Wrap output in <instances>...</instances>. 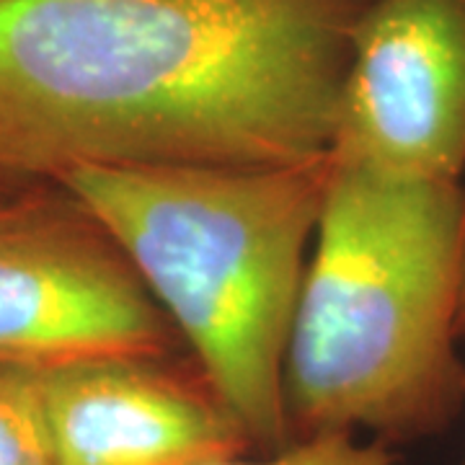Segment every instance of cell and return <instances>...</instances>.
<instances>
[{
	"label": "cell",
	"mask_w": 465,
	"mask_h": 465,
	"mask_svg": "<svg viewBox=\"0 0 465 465\" xmlns=\"http://www.w3.org/2000/svg\"><path fill=\"white\" fill-rule=\"evenodd\" d=\"M367 0H0V189L329 155Z\"/></svg>",
	"instance_id": "6da1fadb"
},
{
	"label": "cell",
	"mask_w": 465,
	"mask_h": 465,
	"mask_svg": "<svg viewBox=\"0 0 465 465\" xmlns=\"http://www.w3.org/2000/svg\"><path fill=\"white\" fill-rule=\"evenodd\" d=\"M463 295V183L331 161L284 357L292 440L445 432L465 403Z\"/></svg>",
	"instance_id": "7a4b0ae2"
},
{
	"label": "cell",
	"mask_w": 465,
	"mask_h": 465,
	"mask_svg": "<svg viewBox=\"0 0 465 465\" xmlns=\"http://www.w3.org/2000/svg\"><path fill=\"white\" fill-rule=\"evenodd\" d=\"M331 179L290 166L84 168L60 183L112 231L253 450L292 440L284 357Z\"/></svg>",
	"instance_id": "3957f363"
},
{
	"label": "cell",
	"mask_w": 465,
	"mask_h": 465,
	"mask_svg": "<svg viewBox=\"0 0 465 465\" xmlns=\"http://www.w3.org/2000/svg\"><path fill=\"white\" fill-rule=\"evenodd\" d=\"M182 333L65 183L0 189V362L176 357Z\"/></svg>",
	"instance_id": "277c9868"
},
{
	"label": "cell",
	"mask_w": 465,
	"mask_h": 465,
	"mask_svg": "<svg viewBox=\"0 0 465 465\" xmlns=\"http://www.w3.org/2000/svg\"><path fill=\"white\" fill-rule=\"evenodd\" d=\"M331 161L460 182L465 0H367L349 34Z\"/></svg>",
	"instance_id": "5b68a950"
},
{
	"label": "cell",
	"mask_w": 465,
	"mask_h": 465,
	"mask_svg": "<svg viewBox=\"0 0 465 465\" xmlns=\"http://www.w3.org/2000/svg\"><path fill=\"white\" fill-rule=\"evenodd\" d=\"M39 375L57 465H194L253 450L197 362L99 354Z\"/></svg>",
	"instance_id": "8992f818"
},
{
	"label": "cell",
	"mask_w": 465,
	"mask_h": 465,
	"mask_svg": "<svg viewBox=\"0 0 465 465\" xmlns=\"http://www.w3.org/2000/svg\"><path fill=\"white\" fill-rule=\"evenodd\" d=\"M0 465H57L39 367L0 362Z\"/></svg>",
	"instance_id": "52a82bcc"
},
{
	"label": "cell",
	"mask_w": 465,
	"mask_h": 465,
	"mask_svg": "<svg viewBox=\"0 0 465 465\" xmlns=\"http://www.w3.org/2000/svg\"><path fill=\"white\" fill-rule=\"evenodd\" d=\"M194 465H403L388 452L385 442H360L357 434L321 432L290 442L287 448L266 452L262 460H249L246 455L204 460Z\"/></svg>",
	"instance_id": "ba28073f"
},
{
	"label": "cell",
	"mask_w": 465,
	"mask_h": 465,
	"mask_svg": "<svg viewBox=\"0 0 465 465\" xmlns=\"http://www.w3.org/2000/svg\"><path fill=\"white\" fill-rule=\"evenodd\" d=\"M458 331L465 333V295H463V305H460V318H458Z\"/></svg>",
	"instance_id": "9c48e42d"
},
{
	"label": "cell",
	"mask_w": 465,
	"mask_h": 465,
	"mask_svg": "<svg viewBox=\"0 0 465 465\" xmlns=\"http://www.w3.org/2000/svg\"><path fill=\"white\" fill-rule=\"evenodd\" d=\"M463 465H465V463H463Z\"/></svg>",
	"instance_id": "30bf717a"
}]
</instances>
